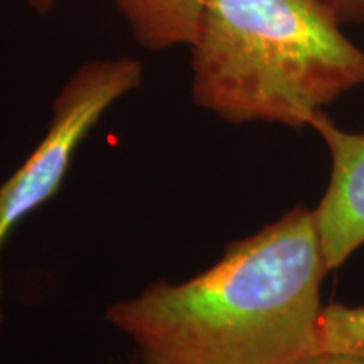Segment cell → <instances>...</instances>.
<instances>
[{
  "label": "cell",
  "instance_id": "7a4b0ae2",
  "mask_svg": "<svg viewBox=\"0 0 364 364\" xmlns=\"http://www.w3.org/2000/svg\"><path fill=\"white\" fill-rule=\"evenodd\" d=\"M326 0H209L191 49V93L230 124L304 129L364 85V51Z\"/></svg>",
  "mask_w": 364,
  "mask_h": 364
},
{
  "label": "cell",
  "instance_id": "52a82bcc",
  "mask_svg": "<svg viewBox=\"0 0 364 364\" xmlns=\"http://www.w3.org/2000/svg\"><path fill=\"white\" fill-rule=\"evenodd\" d=\"M290 364H364V354L318 349V351L295 359Z\"/></svg>",
  "mask_w": 364,
  "mask_h": 364
},
{
  "label": "cell",
  "instance_id": "3957f363",
  "mask_svg": "<svg viewBox=\"0 0 364 364\" xmlns=\"http://www.w3.org/2000/svg\"><path fill=\"white\" fill-rule=\"evenodd\" d=\"M142 81V63L129 56L93 59L66 80L54 98L48 130L38 147L0 182V253L16 226L58 193L76 150L100 118ZM2 322L0 280V329Z\"/></svg>",
  "mask_w": 364,
  "mask_h": 364
},
{
  "label": "cell",
  "instance_id": "9c48e42d",
  "mask_svg": "<svg viewBox=\"0 0 364 364\" xmlns=\"http://www.w3.org/2000/svg\"><path fill=\"white\" fill-rule=\"evenodd\" d=\"M24 2L39 16H48L56 6V0H24Z\"/></svg>",
  "mask_w": 364,
  "mask_h": 364
},
{
  "label": "cell",
  "instance_id": "8992f818",
  "mask_svg": "<svg viewBox=\"0 0 364 364\" xmlns=\"http://www.w3.org/2000/svg\"><path fill=\"white\" fill-rule=\"evenodd\" d=\"M318 349L364 354V306H324L318 331Z\"/></svg>",
  "mask_w": 364,
  "mask_h": 364
},
{
  "label": "cell",
  "instance_id": "ba28073f",
  "mask_svg": "<svg viewBox=\"0 0 364 364\" xmlns=\"http://www.w3.org/2000/svg\"><path fill=\"white\" fill-rule=\"evenodd\" d=\"M343 21L364 24V0H326Z\"/></svg>",
  "mask_w": 364,
  "mask_h": 364
},
{
  "label": "cell",
  "instance_id": "6da1fadb",
  "mask_svg": "<svg viewBox=\"0 0 364 364\" xmlns=\"http://www.w3.org/2000/svg\"><path fill=\"white\" fill-rule=\"evenodd\" d=\"M327 268L316 216L295 208L182 284L108 307L145 364H290L318 351Z\"/></svg>",
  "mask_w": 364,
  "mask_h": 364
},
{
  "label": "cell",
  "instance_id": "277c9868",
  "mask_svg": "<svg viewBox=\"0 0 364 364\" xmlns=\"http://www.w3.org/2000/svg\"><path fill=\"white\" fill-rule=\"evenodd\" d=\"M311 129L322 136L332 159L329 186L314 209L331 272L364 245V132L343 130L324 112L314 118Z\"/></svg>",
  "mask_w": 364,
  "mask_h": 364
},
{
  "label": "cell",
  "instance_id": "5b68a950",
  "mask_svg": "<svg viewBox=\"0 0 364 364\" xmlns=\"http://www.w3.org/2000/svg\"><path fill=\"white\" fill-rule=\"evenodd\" d=\"M136 43L150 51L189 46L209 0H112Z\"/></svg>",
  "mask_w": 364,
  "mask_h": 364
}]
</instances>
